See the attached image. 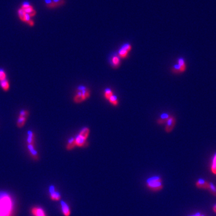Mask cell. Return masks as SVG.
<instances>
[{
  "label": "cell",
  "instance_id": "obj_1",
  "mask_svg": "<svg viewBox=\"0 0 216 216\" xmlns=\"http://www.w3.org/2000/svg\"><path fill=\"white\" fill-rule=\"evenodd\" d=\"M15 202L7 193L0 192V216H14Z\"/></svg>",
  "mask_w": 216,
  "mask_h": 216
},
{
  "label": "cell",
  "instance_id": "obj_2",
  "mask_svg": "<svg viewBox=\"0 0 216 216\" xmlns=\"http://www.w3.org/2000/svg\"><path fill=\"white\" fill-rule=\"evenodd\" d=\"M90 96L91 92L90 90L85 86L80 85L78 86L76 93L74 95L73 100L75 103L79 104L88 99Z\"/></svg>",
  "mask_w": 216,
  "mask_h": 216
},
{
  "label": "cell",
  "instance_id": "obj_3",
  "mask_svg": "<svg viewBox=\"0 0 216 216\" xmlns=\"http://www.w3.org/2000/svg\"><path fill=\"white\" fill-rule=\"evenodd\" d=\"M146 186L152 192H159L163 188L162 179L160 176H153L148 178L146 181Z\"/></svg>",
  "mask_w": 216,
  "mask_h": 216
},
{
  "label": "cell",
  "instance_id": "obj_4",
  "mask_svg": "<svg viewBox=\"0 0 216 216\" xmlns=\"http://www.w3.org/2000/svg\"><path fill=\"white\" fill-rule=\"evenodd\" d=\"M132 49V46L130 43H125V44L122 45L119 49L118 52V55L119 57L120 58H126L128 56L129 52L131 51Z\"/></svg>",
  "mask_w": 216,
  "mask_h": 216
},
{
  "label": "cell",
  "instance_id": "obj_5",
  "mask_svg": "<svg viewBox=\"0 0 216 216\" xmlns=\"http://www.w3.org/2000/svg\"><path fill=\"white\" fill-rule=\"evenodd\" d=\"M186 70V64L183 58H179L178 64L173 67L172 72L174 73H183Z\"/></svg>",
  "mask_w": 216,
  "mask_h": 216
},
{
  "label": "cell",
  "instance_id": "obj_6",
  "mask_svg": "<svg viewBox=\"0 0 216 216\" xmlns=\"http://www.w3.org/2000/svg\"><path fill=\"white\" fill-rule=\"evenodd\" d=\"M175 124H176V119L175 118V117L170 115L166 123V126L164 128L165 132L166 133L171 132L173 130V129H174Z\"/></svg>",
  "mask_w": 216,
  "mask_h": 216
},
{
  "label": "cell",
  "instance_id": "obj_7",
  "mask_svg": "<svg viewBox=\"0 0 216 216\" xmlns=\"http://www.w3.org/2000/svg\"><path fill=\"white\" fill-rule=\"evenodd\" d=\"M49 196L51 200L54 201H58L61 199V194L56 191L55 188L54 186H51L49 188Z\"/></svg>",
  "mask_w": 216,
  "mask_h": 216
},
{
  "label": "cell",
  "instance_id": "obj_8",
  "mask_svg": "<svg viewBox=\"0 0 216 216\" xmlns=\"http://www.w3.org/2000/svg\"><path fill=\"white\" fill-rule=\"evenodd\" d=\"M27 145V149L32 158L35 161H38L39 160V156L38 151L35 148V145Z\"/></svg>",
  "mask_w": 216,
  "mask_h": 216
},
{
  "label": "cell",
  "instance_id": "obj_9",
  "mask_svg": "<svg viewBox=\"0 0 216 216\" xmlns=\"http://www.w3.org/2000/svg\"><path fill=\"white\" fill-rule=\"evenodd\" d=\"M31 213L33 216H47L45 210L40 206L32 207Z\"/></svg>",
  "mask_w": 216,
  "mask_h": 216
},
{
  "label": "cell",
  "instance_id": "obj_10",
  "mask_svg": "<svg viewBox=\"0 0 216 216\" xmlns=\"http://www.w3.org/2000/svg\"><path fill=\"white\" fill-rule=\"evenodd\" d=\"M45 6L48 9H56L58 7H60L62 6H64L66 3V1L61 2V3H54L52 0H45Z\"/></svg>",
  "mask_w": 216,
  "mask_h": 216
},
{
  "label": "cell",
  "instance_id": "obj_11",
  "mask_svg": "<svg viewBox=\"0 0 216 216\" xmlns=\"http://www.w3.org/2000/svg\"><path fill=\"white\" fill-rule=\"evenodd\" d=\"M27 145H35V135L32 130L27 132Z\"/></svg>",
  "mask_w": 216,
  "mask_h": 216
},
{
  "label": "cell",
  "instance_id": "obj_12",
  "mask_svg": "<svg viewBox=\"0 0 216 216\" xmlns=\"http://www.w3.org/2000/svg\"><path fill=\"white\" fill-rule=\"evenodd\" d=\"M61 211L64 216H70L71 215V210L69 205L64 201H61Z\"/></svg>",
  "mask_w": 216,
  "mask_h": 216
},
{
  "label": "cell",
  "instance_id": "obj_13",
  "mask_svg": "<svg viewBox=\"0 0 216 216\" xmlns=\"http://www.w3.org/2000/svg\"><path fill=\"white\" fill-rule=\"evenodd\" d=\"M74 138H75L76 147H77L79 148H83V147H85L88 145V143L87 142V139H85L80 137L78 135L76 136Z\"/></svg>",
  "mask_w": 216,
  "mask_h": 216
},
{
  "label": "cell",
  "instance_id": "obj_14",
  "mask_svg": "<svg viewBox=\"0 0 216 216\" xmlns=\"http://www.w3.org/2000/svg\"><path fill=\"white\" fill-rule=\"evenodd\" d=\"M111 64L114 68H118L121 65V58L117 55H114L111 58Z\"/></svg>",
  "mask_w": 216,
  "mask_h": 216
},
{
  "label": "cell",
  "instance_id": "obj_15",
  "mask_svg": "<svg viewBox=\"0 0 216 216\" xmlns=\"http://www.w3.org/2000/svg\"><path fill=\"white\" fill-rule=\"evenodd\" d=\"M90 133V129L87 127H85L80 130V131L79 132L77 135L85 139H87L88 137L89 136Z\"/></svg>",
  "mask_w": 216,
  "mask_h": 216
},
{
  "label": "cell",
  "instance_id": "obj_16",
  "mask_svg": "<svg viewBox=\"0 0 216 216\" xmlns=\"http://www.w3.org/2000/svg\"><path fill=\"white\" fill-rule=\"evenodd\" d=\"M196 186L199 189H208L209 186V183L204 180L203 179L199 178L196 183Z\"/></svg>",
  "mask_w": 216,
  "mask_h": 216
},
{
  "label": "cell",
  "instance_id": "obj_17",
  "mask_svg": "<svg viewBox=\"0 0 216 216\" xmlns=\"http://www.w3.org/2000/svg\"><path fill=\"white\" fill-rule=\"evenodd\" d=\"M76 147V142H75V138H71L68 139L67 143L66 146V148L67 151H70L73 150Z\"/></svg>",
  "mask_w": 216,
  "mask_h": 216
},
{
  "label": "cell",
  "instance_id": "obj_18",
  "mask_svg": "<svg viewBox=\"0 0 216 216\" xmlns=\"http://www.w3.org/2000/svg\"><path fill=\"white\" fill-rule=\"evenodd\" d=\"M0 86H1V89L7 92L10 90V85L9 83V81L7 79L0 81Z\"/></svg>",
  "mask_w": 216,
  "mask_h": 216
},
{
  "label": "cell",
  "instance_id": "obj_19",
  "mask_svg": "<svg viewBox=\"0 0 216 216\" xmlns=\"http://www.w3.org/2000/svg\"><path fill=\"white\" fill-rule=\"evenodd\" d=\"M28 119V118L18 116L17 121H16V126L18 128H22L25 125V123Z\"/></svg>",
  "mask_w": 216,
  "mask_h": 216
},
{
  "label": "cell",
  "instance_id": "obj_20",
  "mask_svg": "<svg viewBox=\"0 0 216 216\" xmlns=\"http://www.w3.org/2000/svg\"><path fill=\"white\" fill-rule=\"evenodd\" d=\"M169 114H161L160 116V118L157 119V123L159 125H162L163 124H166L169 117Z\"/></svg>",
  "mask_w": 216,
  "mask_h": 216
},
{
  "label": "cell",
  "instance_id": "obj_21",
  "mask_svg": "<svg viewBox=\"0 0 216 216\" xmlns=\"http://www.w3.org/2000/svg\"><path fill=\"white\" fill-rule=\"evenodd\" d=\"M113 95H114V92L111 88H107L105 90L103 96H104V97L105 98V99H106L107 100H108L110 99V97L111 96H112Z\"/></svg>",
  "mask_w": 216,
  "mask_h": 216
},
{
  "label": "cell",
  "instance_id": "obj_22",
  "mask_svg": "<svg viewBox=\"0 0 216 216\" xmlns=\"http://www.w3.org/2000/svg\"><path fill=\"white\" fill-rule=\"evenodd\" d=\"M111 105H112L114 106H117L119 104V101L118 100L117 97L115 95H113L110 97V99L108 100Z\"/></svg>",
  "mask_w": 216,
  "mask_h": 216
},
{
  "label": "cell",
  "instance_id": "obj_23",
  "mask_svg": "<svg viewBox=\"0 0 216 216\" xmlns=\"http://www.w3.org/2000/svg\"><path fill=\"white\" fill-rule=\"evenodd\" d=\"M209 192L215 196H216V186L212 183H209V186L208 189Z\"/></svg>",
  "mask_w": 216,
  "mask_h": 216
},
{
  "label": "cell",
  "instance_id": "obj_24",
  "mask_svg": "<svg viewBox=\"0 0 216 216\" xmlns=\"http://www.w3.org/2000/svg\"><path fill=\"white\" fill-rule=\"evenodd\" d=\"M18 16L20 19L21 21H22V22H24V19H25V16L26 13L25 12V11L22 9H19L18 11Z\"/></svg>",
  "mask_w": 216,
  "mask_h": 216
},
{
  "label": "cell",
  "instance_id": "obj_25",
  "mask_svg": "<svg viewBox=\"0 0 216 216\" xmlns=\"http://www.w3.org/2000/svg\"><path fill=\"white\" fill-rule=\"evenodd\" d=\"M211 171L214 174H215L216 173V153L212 159V163L211 166Z\"/></svg>",
  "mask_w": 216,
  "mask_h": 216
},
{
  "label": "cell",
  "instance_id": "obj_26",
  "mask_svg": "<svg viewBox=\"0 0 216 216\" xmlns=\"http://www.w3.org/2000/svg\"><path fill=\"white\" fill-rule=\"evenodd\" d=\"M7 79V74L4 70L0 69V81L4 80Z\"/></svg>",
  "mask_w": 216,
  "mask_h": 216
},
{
  "label": "cell",
  "instance_id": "obj_27",
  "mask_svg": "<svg viewBox=\"0 0 216 216\" xmlns=\"http://www.w3.org/2000/svg\"><path fill=\"white\" fill-rule=\"evenodd\" d=\"M29 115V112L27 110H21L18 116H22V117H26L28 118Z\"/></svg>",
  "mask_w": 216,
  "mask_h": 216
},
{
  "label": "cell",
  "instance_id": "obj_28",
  "mask_svg": "<svg viewBox=\"0 0 216 216\" xmlns=\"http://www.w3.org/2000/svg\"><path fill=\"white\" fill-rule=\"evenodd\" d=\"M29 6H31V4H30V3H29V2H28V1H24V2L22 3V4L21 9H26V8L28 7Z\"/></svg>",
  "mask_w": 216,
  "mask_h": 216
},
{
  "label": "cell",
  "instance_id": "obj_29",
  "mask_svg": "<svg viewBox=\"0 0 216 216\" xmlns=\"http://www.w3.org/2000/svg\"><path fill=\"white\" fill-rule=\"evenodd\" d=\"M201 214L200 212H197V213H195V214H193V215H189V216H201Z\"/></svg>",
  "mask_w": 216,
  "mask_h": 216
},
{
  "label": "cell",
  "instance_id": "obj_30",
  "mask_svg": "<svg viewBox=\"0 0 216 216\" xmlns=\"http://www.w3.org/2000/svg\"><path fill=\"white\" fill-rule=\"evenodd\" d=\"M213 211H214V212L215 213H216V204L214 205V206H213Z\"/></svg>",
  "mask_w": 216,
  "mask_h": 216
},
{
  "label": "cell",
  "instance_id": "obj_31",
  "mask_svg": "<svg viewBox=\"0 0 216 216\" xmlns=\"http://www.w3.org/2000/svg\"><path fill=\"white\" fill-rule=\"evenodd\" d=\"M201 216H205V215H202V214H201Z\"/></svg>",
  "mask_w": 216,
  "mask_h": 216
},
{
  "label": "cell",
  "instance_id": "obj_32",
  "mask_svg": "<svg viewBox=\"0 0 216 216\" xmlns=\"http://www.w3.org/2000/svg\"><path fill=\"white\" fill-rule=\"evenodd\" d=\"M215 175H216V173H215Z\"/></svg>",
  "mask_w": 216,
  "mask_h": 216
}]
</instances>
